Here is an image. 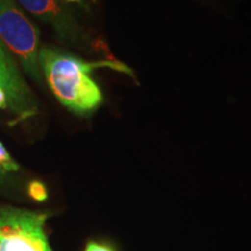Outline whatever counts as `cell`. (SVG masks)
<instances>
[{
    "mask_svg": "<svg viewBox=\"0 0 251 251\" xmlns=\"http://www.w3.org/2000/svg\"><path fill=\"white\" fill-rule=\"evenodd\" d=\"M0 108H1V109H8L7 98H6V94L1 89H0Z\"/></svg>",
    "mask_w": 251,
    "mask_h": 251,
    "instance_id": "9c48e42d",
    "label": "cell"
},
{
    "mask_svg": "<svg viewBox=\"0 0 251 251\" xmlns=\"http://www.w3.org/2000/svg\"><path fill=\"white\" fill-rule=\"evenodd\" d=\"M85 251H114L105 244H100L97 242H90L85 248Z\"/></svg>",
    "mask_w": 251,
    "mask_h": 251,
    "instance_id": "ba28073f",
    "label": "cell"
},
{
    "mask_svg": "<svg viewBox=\"0 0 251 251\" xmlns=\"http://www.w3.org/2000/svg\"><path fill=\"white\" fill-rule=\"evenodd\" d=\"M7 171H5L4 169L1 168V166H0V184H2V183H5L6 180H7Z\"/></svg>",
    "mask_w": 251,
    "mask_h": 251,
    "instance_id": "30bf717a",
    "label": "cell"
},
{
    "mask_svg": "<svg viewBox=\"0 0 251 251\" xmlns=\"http://www.w3.org/2000/svg\"><path fill=\"white\" fill-rule=\"evenodd\" d=\"M28 194L35 201H45V200L48 199V191H47L45 184L37 180L31 181L28 185Z\"/></svg>",
    "mask_w": 251,
    "mask_h": 251,
    "instance_id": "8992f818",
    "label": "cell"
},
{
    "mask_svg": "<svg viewBox=\"0 0 251 251\" xmlns=\"http://www.w3.org/2000/svg\"><path fill=\"white\" fill-rule=\"evenodd\" d=\"M0 89L7 98L8 109L17 115V122L35 117L39 105L30 87L19 70L13 56L0 40Z\"/></svg>",
    "mask_w": 251,
    "mask_h": 251,
    "instance_id": "5b68a950",
    "label": "cell"
},
{
    "mask_svg": "<svg viewBox=\"0 0 251 251\" xmlns=\"http://www.w3.org/2000/svg\"><path fill=\"white\" fill-rule=\"evenodd\" d=\"M42 76L59 102L74 114L89 117L103 102V96L91 74L98 68H108L129 77L134 71L117 59L86 62L62 50L43 47L39 52Z\"/></svg>",
    "mask_w": 251,
    "mask_h": 251,
    "instance_id": "6da1fadb",
    "label": "cell"
},
{
    "mask_svg": "<svg viewBox=\"0 0 251 251\" xmlns=\"http://www.w3.org/2000/svg\"><path fill=\"white\" fill-rule=\"evenodd\" d=\"M0 40L31 79L42 84L39 64L40 30L14 0H0Z\"/></svg>",
    "mask_w": 251,
    "mask_h": 251,
    "instance_id": "7a4b0ae2",
    "label": "cell"
},
{
    "mask_svg": "<svg viewBox=\"0 0 251 251\" xmlns=\"http://www.w3.org/2000/svg\"><path fill=\"white\" fill-rule=\"evenodd\" d=\"M0 166L7 172H14L20 169L17 162L12 158L9 152L6 150L5 146L0 142Z\"/></svg>",
    "mask_w": 251,
    "mask_h": 251,
    "instance_id": "52a82bcc",
    "label": "cell"
},
{
    "mask_svg": "<svg viewBox=\"0 0 251 251\" xmlns=\"http://www.w3.org/2000/svg\"><path fill=\"white\" fill-rule=\"evenodd\" d=\"M49 215L0 205V251H52L45 231Z\"/></svg>",
    "mask_w": 251,
    "mask_h": 251,
    "instance_id": "3957f363",
    "label": "cell"
},
{
    "mask_svg": "<svg viewBox=\"0 0 251 251\" xmlns=\"http://www.w3.org/2000/svg\"><path fill=\"white\" fill-rule=\"evenodd\" d=\"M65 1H68V2H81L83 0H65Z\"/></svg>",
    "mask_w": 251,
    "mask_h": 251,
    "instance_id": "8fae6325",
    "label": "cell"
},
{
    "mask_svg": "<svg viewBox=\"0 0 251 251\" xmlns=\"http://www.w3.org/2000/svg\"><path fill=\"white\" fill-rule=\"evenodd\" d=\"M34 17L48 24L55 30L58 39L65 45L79 50L90 51L94 48L87 31L69 13L68 9L59 5L57 0H18Z\"/></svg>",
    "mask_w": 251,
    "mask_h": 251,
    "instance_id": "277c9868",
    "label": "cell"
}]
</instances>
